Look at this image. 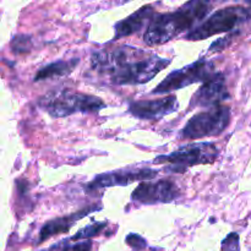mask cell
Wrapping results in <instances>:
<instances>
[{
    "label": "cell",
    "mask_w": 251,
    "mask_h": 251,
    "mask_svg": "<svg viewBox=\"0 0 251 251\" xmlns=\"http://www.w3.org/2000/svg\"><path fill=\"white\" fill-rule=\"evenodd\" d=\"M169 64L171 59L131 46L103 49L96 51L91 59L93 70L107 75L110 82L120 86L149 82Z\"/></svg>",
    "instance_id": "1"
},
{
    "label": "cell",
    "mask_w": 251,
    "mask_h": 251,
    "mask_svg": "<svg viewBox=\"0 0 251 251\" xmlns=\"http://www.w3.org/2000/svg\"><path fill=\"white\" fill-rule=\"evenodd\" d=\"M211 7V2L194 0L184 4L176 11L154 15L144 34L145 43L156 47L172 41L205 19Z\"/></svg>",
    "instance_id": "2"
},
{
    "label": "cell",
    "mask_w": 251,
    "mask_h": 251,
    "mask_svg": "<svg viewBox=\"0 0 251 251\" xmlns=\"http://www.w3.org/2000/svg\"><path fill=\"white\" fill-rule=\"evenodd\" d=\"M39 105L50 117L64 118L74 113H97L105 107V103L96 96L60 90L42 97Z\"/></svg>",
    "instance_id": "3"
},
{
    "label": "cell",
    "mask_w": 251,
    "mask_h": 251,
    "mask_svg": "<svg viewBox=\"0 0 251 251\" xmlns=\"http://www.w3.org/2000/svg\"><path fill=\"white\" fill-rule=\"evenodd\" d=\"M218 153L220 149L217 145L212 142H200L183 146L169 154L157 156L153 163L169 164L168 171L181 173L190 167L213 163L217 159Z\"/></svg>",
    "instance_id": "4"
},
{
    "label": "cell",
    "mask_w": 251,
    "mask_h": 251,
    "mask_svg": "<svg viewBox=\"0 0 251 251\" xmlns=\"http://www.w3.org/2000/svg\"><path fill=\"white\" fill-rule=\"evenodd\" d=\"M251 9L243 6H228L221 9L206 19L202 24L191 29L185 36L188 41H202L215 34L229 32L247 21L251 15Z\"/></svg>",
    "instance_id": "5"
},
{
    "label": "cell",
    "mask_w": 251,
    "mask_h": 251,
    "mask_svg": "<svg viewBox=\"0 0 251 251\" xmlns=\"http://www.w3.org/2000/svg\"><path fill=\"white\" fill-rule=\"evenodd\" d=\"M230 123V108L228 105H216L206 112L194 115L183 130L180 139H202L208 136H218Z\"/></svg>",
    "instance_id": "6"
},
{
    "label": "cell",
    "mask_w": 251,
    "mask_h": 251,
    "mask_svg": "<svg viewBox=\"0 0 251 251\" xmlns=\"http://www.w3.org/2000/svg\"><path fill=\"white\" fill-rule=\"evenodd\" d=\"M215 65L206 59L190 64L180 70H176L169 74L153 91V95L169 93L172 91L180 90V88L190 86L196 82H205L212 75H215Z\"/></svg>",
    "instance_id": "7"
},
{
    "label": "cell",
    "mask_w": 251,
    "mask_h": 251,
    "mask_svg": "<svg viewBox=\"0 0 251 251\" xmlns=\"http://www.w3.org/2000/svg\"><path fill=\"white\" fill-rule=\"evenodd\" d=\"M180 195L179 188L171 180L142 181L132 193L131 199L144 205L169 203Z\"/></svg>",
    "instance_id": "8"
},
{
    "label": "cell",
    "mask_w": 251,
    "mask_h": 251,
    "mask_svg": "<svg viewBox=\"0 0 251 251\" xmlns=\"http://www.w3.org/2000/svg\"><path fill=\"white\" fill-rule=\"evenodd\" d=\"M229 97L225 76L221 73H216L196 91L191 98L190 108L205 107L210 109L216 105H221L223 100H229Z\"/></svg>",
    "instance_id": "9"
},
{
    "label": "cell",
    "mask_w": 251,
    "mask_h": 251,
    "mask_svg": "<svg viewBox=\"0 0 251 251\" xmlns=\"http://www.w3.org/2000/svg\"><path fill=\"white\" fill-rule=\"evenodd\" d=\"M158 172L154 169L141 168V169H120V171L109 172V173L100 174L96 176L92 181L86 185L88 191L97 190L100 188H108V186H124L135 183L137 180H145V179H153Z\"/></svg>",
    "instance_id": "10"
},
{
    "label": "cell",
    "mask_w": 251,
    "mask_h": 251,
    "mask_svg": "<svg viewBox=\"0 0 251 251\" xmlns=\"http://www.w3.org/2000/svg\"><path fill=\"white\" fill-rule=\"evenodd\" d=\"M179 107L176 96L157 98V100H144L130 103L129 112L139 119H161L166 115L176 112Z\"/></svg>",
    "instance_id": "11"
},
{
    "label": "cell",
    "mask_w": 251,
    "mask_h": 251,
    "mask_svg": "<svg viewBox=\"0 0 251 251\" xmlns=\"http://www.w3.org/2000/svg\"><path fill=\"white\" fill-rule=\"evenodd\" d=\"M153 16V7L151 5L142 6L136 12H134L132 15L127 16L126 19L122 20V21L115 25L114 39H119L123 38V37L136 33L147 24V21H151Z\"/></svg>",
    "instance_id": "12"
},
{
    "label": "cell",
    "mask_w": 251,
    "mask_h": 251,
    "mask_svg": "<svg viewBox=\"0 0 251 251\" xmlns=\"http://www.w3.org/2000/svg\"><path fill=\"white\" fill-rule=\"evenodd\" d=\"M98 210V207H88L85 208L82 211H78V212L73 213L70 216H65V217L55 218V220H51L49 222H47L46 225L42 227L41 233H39V243H43L44 240H47L48 238L54 237L56 234H61V233L69 232L71 227L77 222L78 220L85 217L87 213L92 212V211Z\"/></svg>",
    "instance_id": "13"
},
{
    "label": "cell",
    "mask_w": 251,
    "mask_h": 251,
    "mask_svg": "<svg viewBox=\"0 0 251 251\" xmlns=\"http://www.w3.org/2000/svg\"><path fill=\"white\" fill-rule=\"evenodd\" d=\"M78 64L77 59L73 60H58L43 66L34 76V81H44L54 77H61L73 73L74 69Z\"/></svg>",
    "instance_id": "14"
},
{
    "label": "cell",
    "mask_w": 251,
    "mask_h": 251,
    "mask_svg": "<svg viewBox=\"0 0 251 251\" xmlns=\"http://www.w3.org/2000/svg\"><path fill=\"white\" fill-rule=\"evenodd\" d=\"M107 223L105 222H100V223H93V225L87 226V227L82 228V229L78 230L75 235L73 237V240H77V239H86L88 240L90 238L96 237L100 233H102V230L104 229Z\"/></svg>",
    "instance_id": "15"
},
{
    "label": "cell",
    "mask_w": 251,
    "mask_h": 251,
    "mask_svg": "<svg viewBox=\"0 0 251 251\" xmlns=\"http://www.w3.org/2000/svg\"><path fill=\"white\" fill-rule=\"evenodd\" d=\"M11 48L17 54L27 53L31 49V37L25 36V34L14 37L11 42Z\"/></svg>",
    "instance_id": "16"
},
{
    "label": "cell",
    "mask_w": 251,
    "mask_h": 251,
    "mask_svg": "<svg viewBox=\"0 0 251 251\" xmlns=\"http://www.w3.org/2000/svg\"><path fill=\"white\" fill-rule=\"evenodd\" d=\"M222 251H239V235L230 233L222 242Z\"/></svg>",
    "instance_id": "17"
},
{
    "label": "cell",
    "mask_w": 251,
    "mask_h": 251,
    "mask_svg": "<svg viewBox=\"0 0 251 251\" xmlns=\"http://www.w3.org/2000/svg\"><path fill=\"white\" fill-rule=\"evenodd\" d=\"M126 243L135 250H144L147 247L146 240L139 234H129L126 238Z\"/></svg>",
    "instance_id": "18"
},
{
    "label": "cell",
    "mask_w": 251,
    "mask_h": 251,
    "mask_svg": "<svg viewBox=\"0 0 251 251\" xmlns=\"http://www.w3.org/2000/svg\"><path fill=\"white\" fill-rule=\"evenodd\" d=\"M230 42V37H225V38H220L218 41L213 42L212 46L210 47L211 51H217V50H222V49H226V47L229 44Z\"/></svg>",
    "instance_id": "19"
},
{
    "label": "cell",
    "mask_w": 251,
    "mask_h": 251,
    "mask_svg": "<svg viewBox=\"0 0 251 251\" xmlns=\"http://www.w3.org/2000/svg\"><path fill=\"white\" fill-rule=\"evenodd\" d=\"M70 250H71V247L69 245V240L64 239V240L56 243V244H54L53 247H50L49 249H47L44 251H70Z\"/></svg>",
    "instance_id": "20"
},
{
    "label": "cell",
    "mask_w": 251,
    "mask_h": 251,
    "mask_svg": "<svg viewBox=\"0 0 251 251\" xmlns=\"http://www.w3.org/2000/svg\"><path fill=\"white\" fill-rule=\"evenodd\" d=\"M92 245L93 243L91 240H85L71 247L70 251H92Z\"/></svg>",
    "instance_id": "21"
}]
</instances>
